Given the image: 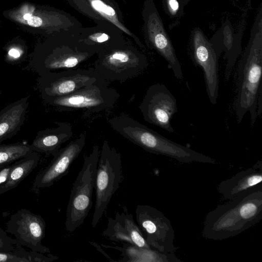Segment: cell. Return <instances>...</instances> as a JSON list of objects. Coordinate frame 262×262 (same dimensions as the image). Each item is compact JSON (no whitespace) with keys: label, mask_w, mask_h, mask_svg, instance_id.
<instances>
[{"label":"cell","mask_w":262,"mask_h":262,"mask_svg":"<svg viewBox=\"0 0 262 262\" xmlns=\"http://www.w3.org/2000/svg\"><path fill=\"white\" fill-rule=\"evenodd\" d=\"M245 28L244 18L237 32L235 33L230 21L227 19L209 39L215 53L219 57L223 53L226 64L225 80L230 78L237 59L242 53V39Z\"/></svg>","instance_id":"18"},{"label":"cell","mask_w":262,"mask_h":262,"mask_svg":"<svg viewBox=\"0 0 262 262\" xmlns=\"http://www.w3.org/2000/svg\"><path fill=\"white\" fill-rule=\"evenodd\" d=\"M115 218L127 230L136 246L147 249L151 248L146 243L141 230L138 225L135 223L132 214L128 212H122L120 214L117 212L116 213Z\"/></svg>","instance_id":"27"},{"label":"cell","mask_w":262,"mask_h":262,"mask_svg":"<svg viewBox=\"0 0 262 262\" xmlns=\"http://www.w3.org/2000/svg\"><path fill=\"white\" fill-rule=\"evenodd\" d=\"M58 258L50 253L27 251L21 246L14 250L0 252V262H51Z\"/></svg>","instance_id":"25"},{"label":"cell","mask_w":262,"mask_h":262,"mask_svg":"<svg viewBox=\"0 0 262 262\" xmlns=\"http://www.w3.org/2000/svg\"><path fill=\"white\" fill-rule=\"evenodd\" d=\"M100 151L95 145L92 152L84 156L82 168L73 183L66 211L65 226L68 232L74 231L82 224L91 209Z\"/></svg>","instance_id":"5"},{"label":"cell","mask_w":262,"mask_h":262,"mask_svg":"<svg viewBox=\"0 0 262 262\" xmlns=\"http://www.w3.org/2000/svg\"><path fill=\"white\" fill-rule=\"evenodd\" d=\"M85 140V134H81L78 138L71 141L55 153L49 164L36 176L32 190L38 193L39 190L51 187L66 175L71 165L84 147Z\"/></svg>","instance_id":"16"},{"label":"cell","mask_w":262,"mask_h":262,"mask_svg":"<svg viewBox=\"0 0 262 262\" xmlns=\"http://www.w3.org/2000/svg\"><path fill=\"white\" fill-rule=\"evenodd\" d=\"M20 246L17 241L9 236L0 226V252L14 250Z\"/></svg>","instance_id":"30"},{"label":"cell","mask_w":262,"mask_h":262,"mask_svg":"<svg viewBox=\"0 0 262 262\" xmlns=\"http://www.w3.org/2000/svg\"><path fill=\"white\" fill-rule=\"evenodd\" d=\"M142 16L143 33L147 46L155 50L165 59L175 77L179 80H182L183 76L181 63L154 0L144 1Z\"/></svg>","instance_id":"9"},{"label":"cell","mask_w":262,"mask_h":262,"mask_svg":"<svg viewBox=\"0 0 262 262\" xmlns=\"http://www.w3.org/2000/svg\"><path fill=\"white\" fill-rule=\"evenodd\" d=\"M123 33L115 25L108 22H99L90 27H81L75 38L85 49L96 54L112 47L121 45L127 40Z\"/></svg>","instance_id":"19"},{"label":"cell","mask_w":262,"mask_h":262,"mask_svg":"<svg viewBox=\"0 0 262 262\" xmlns=\"http://www.w3.org/2000/svg\"><path fill=\"white\" fill-rule=\"evenodd\" d=\"M46 226L42 216L21 208L10 216L7 223L6 232L12 235L20 246L48 254L50 253V249L42 244Z\"/></svg>","instance_id":"15"},{"label":"cell","mask_w":262,"mask_h":262,"mask_svg":"<svg viewBox=\"0 0 262 262\" xmlns=\"http://www.w3.org/2000/svg\"><path fill=\"white\" fill-rule=\"evenodd\" d=\"M29 96L11 103L0 111V143L20 129L29 106Z\"/></svg>","instance_id":"22"},{"label":"cell","mask_w":262,"mask_h":262,"mask_svg":"<svg viewBox=\"0 0 262 262\" xmlns=\"http://www.w3.org/2000/svg\"><path fill=\"white\" fill-rule=\"evenodd\" d=\"M262 219V189L230 200L206 215L202 236L221 241L237 235Z\"/></svg>","instance_id":"2"},{"label":"cell","mask_w":262,"mask_h":262,"mask_svg":"<svg viewBox=\"0 0 262 262\" xmlns=\"http://www.w3.org/2000/svg\"><path fill=\"white\" fill-rule=\"evenodd\" d=\"M97 55L93 68L107 81L123 82L136 77L142 74L149 64L145 55L127 40Z\"/></svg>","instance_id":"4"},{"label":"cell","mask_w":262,"mask_h":262,"mask_svg":"<svg viewBox=\"0 0 262 262\" xmlns=\"http://www.w3.org/2000/svg\"><path fill=\"white\" fill-rule=\"evenodd\" d=\"M139 108L145 121L174 133L170 121L178 111L177 103L165 85L158 83L149 86Z\"/></svg>","instance_id":"14"},{"label":"cell","mask_w":262,"mask_h":262,"mask_svg":"<svg viewBox=\"0 0 262 262\" xmlns=\"http://www.w3.org/2000/svg\"><path fill=\"white\" fill-rule=\"evenodd\" d=\"M122 177L121 156L107 140L103 141L98 162L94 188L96 200L92 226L96 227L118 189Z\"/></svg>","instance_id":"6"},{"label":"cell","mask_w":262,"mask_h":262,"mask_svg":"<svg viewBox=\"0 0 262 262\" xmlns=\"http://www.w3.org/2000/svg\"><path fill=\"white\" fill-rule=\"evenodd\" d=\"M102 235L112 241L135 245L127 230L116 218H108L107 226Z\"/></svg>","instance_id":"28"},{"label":"cell","mask_w":262,"mask_h":262,"mask_svg":"<svg viewBox=\"0 0 262 262\" xmlns=\"http://www.w3.org/2000/svg\"><path fill=\"white\" fill-rule=\"evenodd\" d=\"M102 245L104 247L114 248L120 251L122 259L119 261L182 262L174 254L163 253L151 248H141L127 243H123L122 247Z\"/></svg>","instance_id":"23"},{"label":"cell","mask_w":262,"mask_h":262,"mask_svg":"<svg viewBox=\"0 0 262 262\" xmlns=\"http://www.w3.org/2000/svg\"><path fill=\"white\" fill-rule=\"evenodd\" d=\"M57 127L47 128L38 132L30 145L33 151L53 156L60 148L61 145L70 140L73 136L71 124L57 122Z\"/></svg>","instance_id":"21"},{"label":"cell","mask_w":262,"mask_h":262,"mask_svg":"<svg viewBox=\"0 0 262 262\" xmlns=\"http://www.w3.org/2000/svg\"><path fill=\"white\" fill-rule=\"evenodd\" d=\"M262 4L255 17L250 38L238 61L235 73L234 108L239 123L249 112L253 126L257 116L258 96L262 93Z\"/></svg>","instance_id":"1"},{"label":"cell","mask_w":262,"mask_h":262,"mask_svg":"<svg viewBox=\"0 0 262 262\" xmlns=\"http://www.w3.org/2000/svg\"><path fill=\"white\" fill-rule=\"evenodd\" d=\"M108 122L116 133L150 153L184 163H216L215 159L164 137L123 113L108 119Z\"/></svg>","instance_id":"3"},{"label":"cell","mask_w":262,"mask_h":262,"mask_svg":"<svg viewBox=\"0 0 262 262\" xmlns=\"http://www.w3.org/2000/svg\"><path fill=\"white\" fill-rule=\"evenodd\" d=\"M103 79L93 68H77L40 75L38 83L45 99L70 94Z\"/></svg>","instance_id":"13"},{"label":"cell","mask_w":262,"mask_h":262,"mask_svg":"<svg viewBox=\"0 0 262 262\" xmlns=\"http://www.w3.org/2000/svg\"><path fill=\"white\" fill-rule=\"evenodd\" d=\"M262 162L242 170L231 178L222 181L217 191L225 200H232L246 193L262 189Z\"/></svg>","instance_id":"20"},{"label":"cell","mask_w":262,"mask_h":262,"mask_svg":"<svg viewBox=\"0 0 262 262\" xmlns=\"http://www.w3.org/2000/svg\"><path fill=\"white\" fill-rule=\"evenodd\" d=\"M136 219L147 244L156 250L174 254V232L169 219L155 207L138 205Z\"/></svg>","instance_id":"11"},{"label":"cell","mask_w":262,"mask_h":262,"mask_svg":"<svg viewBox=\"0 0 262 262\" xmlns=\"http://www.w3.org/2000/svg\"><path fill=\"white\" fill-rule=\"evenodd\" d=\"M32 152L30 145L24 143L0 144V168L26 157Z\"/></svg>","instance_id":"26"},{"label":"cell","mask_w":262,"mask_h":262,"mask_svg":"<svg viewBox=\"0 0 262 262\" xmlns=\"http://www.w3.org/2000/svg\"><path fill=\"white\" fill-rule=\"evenodd\" d=\"M12 164V163L0 168V184L4 182L6 180L11 167Z\"/></svg>","instance_id":"32"},{"label":"cell","mask_w":262,"mask_h":262,"mask_svg":"<svg viewBox=\"0 0 262 262\" xmlns=\"http://www.w3.org/2000/svg\"><path fill=\"white\" fill-rule=\"evenodd\" d=\"M79 13L96 23L108 22L116 26L124 34L132 37L140 48L145 47L139 38L125 26L122 13L114 0H67Z\"/></svg>","instance_id":"17"},{"label":"cell","mask_w":262,"mask_h":262,"mask_svg":"<svg viewBox=\"0 0 262 262\" xmlns=\"http://www.w3.org/2000/svg\"><path fill=\"white\" fill-rule=\"evenodd\" d=\"M9 17L20 24L58 35L75 34L82 27L75 17L59 10L36 9L29 5L8 12Z\"/></svg>","instance_id":"10"},{"label":"cell","mask_w":262,"mask_h":262,"mask_svg":"<svg viewBox=\"0 0 262 262\" xmlns=\"http://www.w3.org/2000/svg\"><path fill=\"white\" fill-rule=\"evenodd\" d=\"M165 13L172 18H180L185 14L184 4L182 0H162Z\"/></svg>","instance_id":"29"},{"label":"cell","mask_w":262,"mask_h":262,"mask_svg":"<svg viewBox=\"0 0 262 262\" xmlns=\"http://www.w3.org/2000/svg\"><path fill=\"white\" fill-rule=\"evenodd\" d=\"M76 34L57 36L55 43L35 66L39 75L79 68L80 64L96 54L77 42Z\"/></svg>","instance_id":"8"},{"label":"cell","mask_w":262,"mask_h":262,"mask_svg":"<svg viewBox=\"0 0 262 262\" xmlns=\"http://www.w3.org/2000/svg\"><path fill=\"white\" fill-rule=\"evenodd\" d=\"M23 53L22 50L16 48H11L8 51L7 53V60L9 62H14L17 60H19L20 59L21 56Z\"/></svg>","instance_id":"31"},{"label":"cell","mask_w":262,"mask_h":262,"mask_svg":"<svg viewBox=\"0 0 262 262\" xmlns=\"http://www.w3.org/2000/svg\"><path fill=\"white\" fill-rule=\"evenodd\" d=\"M119 97L116 90L110 87L108 81L103 79L70 94L43 100L60 112L81 110L97 113L112 108Z\"/></svg>","instance_id":"7"},{"label":"cell","mask_w":262,"mask_h":262,"mask_svg":"<svg viewBox=\"0 0 262 262\" xmlns=\"http://www.w3.org/2000/svg\"><path fill=\"white\" fill-rule=\"evenodd\" d=\"M184 4L185 5H186L188 4L189 2H190L191 0H182Z\"/></svg>","instance_id":"33"},{"label":"cell","mask_w":262,"mask_h":262,"mask_svg":"<svg viewBox=\"0 0 262 262\" xmlns=\"http://www.w3.org/2000/svg\"><path fill=\"white\" fill-rule=\"evenodd\" d=\"M189 54L194 64L204 73L207 94L210 103L216 104L219 93V57L209 39L199 27L191 31L188 43Z\"/></svg>","instance_id":"12"},{"label":"cell","mask_w":262,"mask_h":262,"mask_svg":"<svg viewBox=\"0 0 262 262\" xmlns=\"http://www.w3.org/2000/svg\"><path fill=\"white\" fill-rule=\"evenodd\" d=\"M39 153L33 151L12 163L6 180L0 184V195L16 187L38 165Z\"/></svg>","instance_id":"24"}]
</instances>
